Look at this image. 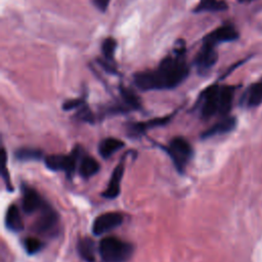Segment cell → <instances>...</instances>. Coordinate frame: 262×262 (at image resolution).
Here are the masks:
<instances>
[{"mask_svg": "<svg viewBox=\"0 0 262 262\" xmlns=\"http://www.w3.org/2000/svg\"><path fill=\"white\" fill-rule=\"evenodd\" d=\"M185 53V44L183 40H179L173 51L161 60L157 69L138 72L134 75L135 86L142 91L167 90L177 87L189 75Z\"/></svg>", "mask_w": 262, "mask_h": 262, "instance_id": "obj_1", "label": "cell"}, {"mask_svg": "<svg viewBox=\"0 0 262 262\" xmlns=\"http://www.w3.org/2000/svg\"><path fill=\"white\" fill-rule=\"evenodd\" d=\"M235 87L229 85H212L201 95V116L209 119L215 115L226 116L232 105Z\"/></svg>", "mask_w": 262, "mask_h": 262, "instance_id": "obj_2", "label": "cell"}, {"mask_svg": "<svg viewBox=\"0 0 262 262\" xmlns=\"http://www.w3.org/2000/svg\"><path fill=\"white\" fill-rule=\"evenodd\" d=\"M98 252L104 262H127L133 254V246L119 237L106 236L100 241Z\"/></svg>", "mask_w": 262, "mask_h": 262, "instance_id": "obj_3", "label": "cell"}, {"mask_svg": "<svg viewBox=\"0 0 262 262\" xmlns=\"http://www.w3.org/2000/svg\"><path fill=\"white\" fill-rule=\"evenodd\" d=\"M164 149L169 155L174 166L180 173L184 171L193 154L190 143L183 137L172 138L169 144L164 146Z\"/></svg>", "mask_w": 262, "mask_h": 262, "instance_id": "obj_4", "label": "cell"}, {"mask_svg": "<svg viewBox=\"0 0 262 262\" xmlns=\"http://www.w3.org/2000/svg\"><path fill=\"white\" fill-rule=\"evenodd\" d=\"M79 150L76 147L71 155H49L44 159L46 167L52 171H63L69 176L75 171Z\"/></svg>", "mask_w": 262, "mask_h": 262, "instance_id": "obj_5", "label": "cell"}, {"mask_svg": "<svg viewBox=\"0 0 262 262\" xmlns=\"http://www.w3.org/2000/svg\"><path fill=\"white\" fill-rule=\"evenodd\" d=\"M124 220L120 212H106L98 215L92 224V232L95 235H101L117 227H119Z\"/></svg>", "mask_w": 262, "mask_h": 262, "instance_id": "obj_6", "label": "cell"}, {"mask_svg": "<svg viewBox=\"0 0 262 262\" xmlns=\"http://www.w3.org/2000/svg\"><path fill=\"white\" fill-rule=\"evenodd\" d=\"M217 60L218 53L215 49V46L203 42L202 47L194 57L193 63L200 74H206L215 66Z\"/></svg>", "mask_w": 262, "mask_h": 262, "instance_id": "obj_7", "label": "cell"}, {"mask_svg": "<svg viewBox=\"0 0 262 262\" xmlns=\"http://www.w3.org/2000/svg\"><path fill=\"white\" fill-rule=\"evenodd\" d=\"M238 38V32L232 25H223L205 36L203 42L217 46L220 43L231 42Z\"/></svg>", "mask_w": 262, "mask_h": 262, "instance_id": "obj_8", "label": "cell"}, {"mask_svg": "<svg viewBox=\"0 0 262 262\" xmlns=\"http://www.w3.org/2000/svg\"><path fill=\"white\" fill-rule=\"evenodd\" d=\"M57 214L46 204L41 210V215L35 222V229L39 233H50L57 225Z\"/></svg>", "mask_w": 262, "mask_h": 262, "instance_id": "obj_9", "label": "cell"}, {"mask_svg": "<svg viewBox=\"0 0 262 262\" xmlns=\"http://www.w3.org/2000/svg\"><path fill=\"white\" fill-rule=\"evenodd\" d=\"M124 170H125V159L123 158L122 161L114 169L108 181V185L106 189L102 192V195L104 198L112 200L119 195L121 190V180L124 174Z\"/></svg>", "mask_w": 262, "mask_h": 262, "instance_id": "obj_10", "label": "cell"}, {"mask_svg": "<svg viewBox=\"0 0 262 262\" xmlns=\"http://www.w3.org/2000/svg\"><path fill=\"white\" fill-rule=\"evenodd\" d=\"M45 205L46 203L35 189L27 186L23 189V209L25 213L33 214L41 211Z\"/></svg>", "mask_w": 262, "mask_h": 262, "instance_id": "obj_11", "label": "cell"}, {"mask_svg": "<svg viewBox=\"0 0 262 262\" xmlns=\"http://www.w3.org/2000/svg\"><path fill=\"white\" fill-rule=\"evenodd\" d=\"M262 103V78L251 84L241 98V104L246 107H255Z\"/></svg>", "mask_w": 262, "mask_h": 262, "instance_id": "obj_12", "label": "cell"}, {"mask_svg": "<svg viewBox=\"0 0 262 262\" xmlns=\"http://www.w3.org/2000/svg\"><path fill=\"white\" fill-rule=\"evenodd\" d=\"M236 125V119L234 117H227L222 119L221 121L217 122L213 126H211L209 129L205 130L202 133V138H210L213 136L226 134L230 131H232L235 128Z\"/></svg>", "mask_w": 262, "mask_h": 262, "instance_id": "obj_13", "label": "cell"}, {"mask_svg": "<svg viewBox=\"0 0 262 262\" xmlns=\"http://www.w3.org/2000/svg\"><path fill=\"white\" fill-rule=\"evenodd\" d=\"M116 47H117V41L112 37L104 39L101 44V53L103 58L102 60H99V62L108 72H116V69L113 66Z\"/></svg>", "mask_w": 262, "mask_h": 262, "instance_id": "obj_14", "label": "cell"}, {"mask_svg": "<svg viewBox=\"0 0 262 262\" xmlns=\"http://www.w3.org/2000/svg\"><path fill=\"white\" fill-rule=\"evenodd\" d=\"M173 116H166V117H162V118H156L152 120H148L145 122H136V123H132L129 125V131L130 134H135L138 135L140 133H144L146 130L150 129V128H155L158 126H163L165 124H167L171 118Z\"/></svg>", "mask_w": 262, "mask_h": 262, "instance_id": "obj_15", "label": "cell"}, {"mask_svg": "<svg viewBox=\"0 0 262 262\" xmlns=\"http://www.w3.org/2000/svg\"><path fill=\"white\" fill-rule=\"evenodd\" d=\"M5 225L13 232H19L24 229V222L20 216V212L15 205H10L5 215Z\"/></svg>", "mask_w": 262, "mask_h": 262, "instance_id": "obj_16", "label": "cell"}, {"mask_svg": "<svg viewBox=\"0 0 262 262\" xmlns=\"http://www.w3.org/2000/svg\"><path fill=\"white\" fill-rule=\"evenodd\" d=\"M124 145L125 143L122 140L114 137H107L100 141L98 146V151L103 159H107L113 154L121 149Z\"/></svg>", "mask_w": 262, "mask_h": 262, "instance_id": "obj_17", "label": "cell"}, {"mask_svg": "<svg viewBox=\"0 0 262 262\" xmlns=\"http://www.w3.org/2000/svg\"><path fill=\"white\" fill-rule=\"evenodd\" d=\"M78 252L86 262L95 261V245L89 237H83L78 243Z\"/></svg>", "mask_w": 262, "mask_h": 262, "instance_id": "obj_18", "label": "cell"}, {"mask_svg": "<svg viewBox=\"0 0 262 262\" xmlns=\"http://www.w3.org/2000/svg\"><path fill=\"white\" fill-rule=\"evenodd\" d=\"M98 171H99V164L94 158L85 156L82 159L80 168H79V172L82 177H84V178L91 177L94 174H96Z\"/></svg>", "mask_w": 262, "mask_h": 262, "instance_id": "obj_19", "label": "cell"}, {"mask_svg": "<svg viewBox=\"0 0 262 262\" xmlns=\"http://www.w3.org/2000/svg\"><path fill=\"white\" fill-rule=\"evenodd\" d=\"M227 5L223 1L219 0H200V3L195 6V12H203V11H221L225 10Z\"/></svg>", "mask_w": 262, "mask_h": 262, "instance_id": "obj_20", "label": "cell"}, {"mask_svg": "<svg viewBox=\"0 0 262 262\" xmlns=\"http://www.w3.org/2000/svg\"><path fill=\"white\" fill-rule=\"evenodd\" d=\"M120 93H121L125 107H127L128 110H137L140 107L139 98L132 90L121 86Z\"/></svg>", "mask_w": 262, "mask_h": 262, "instance_id": "obj_21", "label": "cell"}, {"mask_svg": "<svg viewBox=\"0 0 262 262\" xmlns=\"http://www.w3.org/2000/svg\"><path fill=\"white\" fill-rule=\"evenodd\" d=\"M42 157V151L40 149L32 147H23L15 150V158L18 161H32L39 160Z\"/></svg>", "mask_w": 262, "mask_h": 262, "instance_id": "obj_22", "label": "cell"}, {"mask_svg": "<svg viewBox=\"0 0 262 262\" xmlns=\"http://www.w3.org/2000/svg\"><path fill=\"white\" fill-rule=\"evenodd\" d=\"M24 247H25V250L28 254L33 255V254H36L37 252H39L41 250L42 243L37 237L29 236V237H26L24 239Z\"/></svg>", "mask_w": 262, "mask_h": 262, "instance_id": "obj_23", "label": "cell"}, {"mask_svg": "<svg viewBox=\"0 0 262 262\" xmlns=\"http://www.w3.org/2000/svg\"><path fill=\"white\" fill-rule=\"evenodd\" d=\"M6 151L4 148H2V171H1V174L3 176V179L6 183V187L9 191L12 190V185H11V182H10V179H9V174L6 170Z\"/></svg>", "mask_w": 262, "mask_h": 262, "instance_id": "obj_24", "label": "cell"}, {"mask_svg": "<svg viewBox=\"0 0 262 262\" xmlns=\"http://www.w3.org/2000/svg\"><path fill=\"white\" fill-rule=\"evenodd\" d=\"M82 103H83V100H82V99H79V98L70 99V100L64 101V103L62 104V108H63L64 111H70V110H73V108H75V107L80 106Z\"/></svg>", "mask_w": 262, "mask_h": 262, "instance_id": "obj_25", "label": "cell"}, {"mask_svg": "<svg viewBox=\"0 0 262 262\" xmlns=\"http://www.w3.org/2000/svg\"><path fill=\"white\" fill-rule=\"evenodd\" d=\"M111 0H92V3L94 4V6L101 12L106 11L108 5H110Z\"/></svg>", "mask_w": 262, "mask_h": 262, "instance_id": "obj_26", "label": "cell"}, {"mask_svg": "<svg viewBox=\"0 0 262 262\" xmlns=\"http://www.w3.org/2000/svg\"><path fill=\"white\" fill-rule=\"evenodd\" d=\"M239 3H249V2H252V1H255V0H237Z\"/></svg>", "mask_w": 262, "mask_h": 262, "instance_id": "obj_27", "label": "cell"}]
</instances>
